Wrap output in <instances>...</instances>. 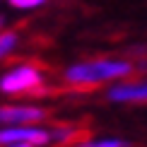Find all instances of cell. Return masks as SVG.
I'll return each mask as SVG.
<instances>
[{"instance_id": "obj_6", "label": "cell", "mask_w": 147, "mask_h": 147, "mask_svg": "<svg viewBox=\"0 0 147 147\" xmlns=\"http://www.w3.org/2000/svg\"><path fill=\"white\" fill-rule=\"evenodd\" d=\"M75 147H130V142L121 138H96V140H80Z\"/></svg>"}, {"instance_id": "obj_10", "label": "cell", "mask_w": 147, "mask_h": 147, "mask_svg": "<svg viewBox=\"0 0 147 147\" xmlns=\"http://www.w3.org/2000/svg\"><path fill=\"white\" fill-rule=\"evenodd\" d=\"M135 70H140V72H145V75H147V60H142L140 65H135Z\"/></svg>"}, {"instance_id": "obj_9", "label": "cell", "mask_w": 147, "mask_h": 147, "mask_svg": "<svg viewBox=\"0 0 147 147\" xmlns=\"http://www.w3.org/2000/svg\"><path fill=\"white\" fill-rule=\"evenodd\" d=\"M7 147H36V145H32V142H12Z\"/></svg>"}, {"instance_id": "obj_4", "label": "cell", "mask_w": 147, "mask_h": 147, "mask_svg": "<svg viewBox=\"0 0 147 147\" xmlns=\"http://www.w3.org/2000/svg\"><path fill=\"white\" fill-rule=\"evenodd\" d=\"M12 142H32L36 147L51 142V130L36 125H12L0 130V145H12Z\"/></svg>"}, {"instance_id": "obj_7", "label": "cell", "mask_w": 147, "mask_h": 147, "mask_svg": "<svg viewBox=\"0 0 147 147\" xmlns=\"http://www.w3.org/2000/svg\"><path fill=\"white\" fill-rule=\"evenodd\" d=\"M17 41H20V34H17L15 29H10V32H0V60L17 46Z\"/></svg>"}, {"instance_id": "obj_8", "label": "cell", "mask_w": 147, "mask_h": 147, "mask_svg": "<svg viewBox=\"0 0 147 147\" xmlns=\"http://www.w3.org/2000/svg\"><path fill=\"white\" fill-rule=\"evenodd\" d=\"M12 7L17 10H32V7H39V5H44L46 0H7Z\"/></svg>"}, {"instance_id": "obj_5", "label": "cell", "mask_w": 147, "mask_h": 147, "mask_svg": "<svg viewBox=\"0 0 147 147\" xmlns=\"http://www.w3.org/2000/svg\"><path fill=\"white\" fill-rule=\"evenodd\" d=\"M48 118V109L41 106H0V123L29 125Z\"/></svg>"}, {"instance_id": "obj_3", "label": "cell", "mask_w": 147, "mask_h": 147, "mask_svg": "<svg viewBox=\"0 0 147 147\" xmlns=\"http://www.w3.org/2000/svg\"><path fill=\"white\" fill-rule=\"evenodd\" d=\"M106 99L116 104H147V77L111 84L106 92Z\"/></svg>"}, {"instance_id": "obj_2", "label": "cell", "mask_w": 147, "mask_h": 147, "mask_svg": "<svg viewBox=\"0 0 147 147\" xmlns=\"http://www.w3.org/2000/svg\"><path fill=\"white\" fill-rule=\"evenodd\" d=\"M44 72H41L39 65H17L10 72H5L0 77V92L3 94H44Z\"/></svg>"}, {"instance_id": "obj_1", "label": "cell", "mask_w": 147, "mask_h": 147, "mask_svg": "<svg viewBox=\"0 0 147 147\" xmlns=\"http://www.w3.org/2000/svg\"><path fill=\"white\" fill-rule=\"evenodd\" d=\"M135 72V65L125 58H94L82 60L63 70V82L75 89H94L111 80H123Z\"/></svg>"}]
</instances>
